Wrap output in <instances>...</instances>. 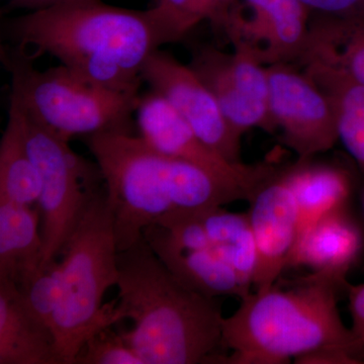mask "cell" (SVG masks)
<instances>
[{"label": "cell", "mask_w": 364, "mask_h": 364, "mask_svg": "<svg viewBox=\"0 0 364 364\" xmlns=\"http://www.w3.org/2000/svg\"><path fill=\"white\" fill-rule=\"evenodd\" d=\"M282 171L298 205V241L318 220L347 208L352 184L350 177L343 169L311 163L306 159L299 160L296 165Z\"/></svg>", "instance_id": "cell-17"}, {"label": "cell", "mask_w": 364, "mask_h": 364, "mask_svg": "<svg viewBox=\"0 0 364 364\" xmlns=\"http://www.w3.org/2000/svg\"><path fill=\"white\" fill-rule=\"evenodd\" d=\"M114 218L107 188L91 202L62 255L61 294L52 331L61 364H74L85 339L117 324L114 304L102 305L119 279Z\"/></svg>", "instance_id": "cell-5"}, {"label": "cell", "mask_w": 364, "mask_h": 364, "mask_svg": "<svg viewBox=\"0 0 364 364\" xmlns=\"http://www.w3.org/2000/svg\"><path fill=\"white\" fill-rule=\"evenodd\" d=\"M267 73L273 132L280 131L282 141L299 160L332 149L338 141L336 117L324 91L293 63L272 64Z\"/></svg>", "instance_id": "cell-8"}, {"label": "cell", "mask_w": 364, "mask_h": 364, "mask_svg": "<svg viewBox=\"0 0 364 364\" xmlns=\"http://www.w3.org/2000/svg\"><path fill=\"white\" fill-rule=\"evenodd\" d=\"M1 59L11 75V100L41 126L70 141L105 132L132 133L139 91H117L91 83L65 66L46 71L14 47H2Z\"/></svg>", "instance_id": "cell-6"}, {"label": "cell", "mask_w": 364, "mask_h": 364, "mask_svg": "<svg viewBox=\"0 0 364 364\" xmlns=\"http://www.w3.org/2000/svg\"><path fill=\"white\" fill-rule=\"evenodd\" d=\"M0 364H61L52 330L28 312L9 280H0Z\"/></svg>", "instance_id": "cell-16"}, {"label": "cell", "mask_w": 364, "mask_h": 364, "mask_svg": "<svg viewBox=\"0 0 364 364\" xmlns=\"http://www.w3.org/2000/svg\"><path fill=\"white\" fill-rule=\"evenodd\" d=\"M13 47L35 60L49 54L81 78L117 91H139L146 61L161 46L147 11L71 0L6 25Z\"/></svg>", "instance_id": "cell-1"}, {"label": "cell", "mask_w": 364, "mask_h": 364, "mask_svg": "<svg viewBox=\"0 0 364 364\" xmlns=\"http://www.w3.org/2000/svg\"><path fill=\"white\" fill-rule=\"evenodd\" d=\"M61 261L54 259L16 286L28 312L51 330L61 294Z\"/></svg>", "instance_id": "cell-24"}, {"label": "cell", "mask_w": 364, "mask_h": 364, "mask_svg": "<svg viewBox=\"0 0 364 364\" xmlns=\"http://www.w3.org/2000/svg\"><path fill=\"white\" fill-rule=\"evenodd\" d=\"M102 170L117 250L143 238L146 228L176 210L223 207L247 196L205 169L155 149L141 136L105 132L85 136Z\"/></svg>", "instance_id": "cell-3"}, {"label": "cell", "mask_w": 364, "mask_h": 364, "mask_svg": "<svg viewBox=\"0 0 364 364\" xmlns=\"http://www.w3.org/2000/svg\"><path fill=\"white\" fill-rule=\"evenodd\" d=\"M41 177L33 163L20 111L9 104V121L0 141V202L33 205L39 202Z\"/></svg>", "instance_id": "cell-21"}, {"label": "cell", "mask_w": 364, "mask_h": 364, "mask_svg": "<svg viewBox=\"0 0 364 364\" xmlns=\"http://www.w3.org/2000/svg\"><path fill=\"white\" fill-rule=\"evenodd\" d=\"M20 111L28 152L41 177V214L44 267L63 252L91 202L105 188L102 170L74 152L69 141Z\"/></svg>", "instance_id": "cell-7"}, {"label": "cell", "mask_w": 364, "mask_h": 364, "mask_svg": "<svg viewBox=\"0 0 364 364\" xmlns=\"http://www.w3.org/2000/svg\"><path fill=\"white\" fill-rule=\"evenodd\" d=\"M117 321L130 318L124 341L144 364L220 363L223 317L217 298L184 286L145 238L117 253Z\"/></svg>", "instance_id": "cell-2"}, {"label": "cell", "mask_w": 364, "mask_h": 364, "mask_svg": "<svg viewBox=\"0 0 364 364\" xmlns=\"http://www.w3.org/2000/svg\"><path fill=\"white\" fill-rule=\"evenodd\" d=\"M104 326L91 333L81 346L74 364H144L124 341L122 333Z\"/></svg>", "instance_id": "cell-25"}, {"label": "cell", "mask_w": 364, "mask_h": 364, "mask_svg": "<svg viewBox=\"0 0 364 364\" xmlns=\"http://www.w3.org/2000/svg\"><path fill=\"white\" fill-rule=\"evenodd\" d=\"M363 247V235L347 208L318 220L296 242L289 267H306L313 272L346 280L347 273Z\"/></svg>", "instance_id": "cell-15"}, {"label": "cell", "mask_w": 364, "mask_h": 364, "mask_svg": "<svg viewBox=\"0 0 364 364\" xmlns=\"http://www.w3.org/2000/svg\"><path fill=\"white\" fill-rule=\"evenodd\" d=\"M142 79L161 95L203 142L228 161L241 164V138L205 83L188 65L156 50L143 67Z\"/></svg>", "instance_id": "cell-11"}, {"label": "cell", "mask_w": 364, "mask_h": 364, "mask_svg": "<svg viewBox=\"0 0 364 364\" xmlns=\"http://www.w3.org/2000/svg\"><path fill=\"white\" fill-rule=\"evenodd\" d=\"M303 66L331 100L338 141L364 170V86L322 64Z\"/></svg>", "instance_id": "cell-20"}, {"label": "cell", "mask_w": 364, "mask_h": 364, "mask_svg": "<svg viewBox=\"0 0 364 364\" xmlns=\"http://www.w3.org/2000/svg\"><path fill=\"white\" fill-rule=\"evenodd\" d=\"M200 217L215 252L233 268L244 289L252 291L257 247L248 213L217 207L200 210Z\"/></svg>", "instance_id": "cell-22"}, {"label": "cell", "mask_w": 364, "mask_h": 364, "mask_svg": "<svg viewBox=\"0 0 364 364\" xmlns=\"http://www.w3.org/2000/svg\"><path fill=\"white\" fill-rule=\"evenodd\" d=\"M248 215L257 247L253 291L272 286L289 267L299 236L296 198L282 170L275 168L248 200Z\"/></svg>", "instance_id": "cell-13"}, {"label": "cell", "mask_w": 364, "mask_h": 364, "mask_svg": "<svg viewBox=\"0 0 364 364\" xmlns=\"http://www.w3.org/2000/svg\"><path fill=\"white\" fill-rule=\"evenodd\" d=\"M40 210L32 205L0 202V280L16 286L42 265Z\"/></svg>", "instance_id": "cell-18"}, {"label": "cell", "mask_w": 364, "mask_h": 364, "mask_svg": "<svg viewBox=\"0 0 364 364\" xmlns=\"http://www.w3.org/2000/svg\"><path fill=\"white\" fill-rule=\"evenodd\" d=\"M346 284L312 272L242 296L236 312L223 321V348L232 353L221 363L282 364L326 348L347 349L359 359L339 312V294Z\"/></svg>", "instance_id": "cell-4"}, {"label": "cell", "mask_w": 364, "mask_h": 364, "mask_svg": "<svg viewBox=\"0 0 364 364\" xmlns=\"http://www.w3.org/2000/svg\"><path fill=\"white\" fill-rule=\"evenodd\" d=\"M309 11L321 16L364 21V0H299Z\"/></svg>", "instance_id": "cell-26"}, {"label": "cell", "mask_w": 364, "mask_h": 364, "mask_svg": "<svg viewBox=\"0 0 364 364\" xmlns=\"http://www.w3.org/2000/svg\"><path fill=\"white\" fill-rule=\"evenodd\" d=\"M229 54L213 46L196 48L189 67L214 95L230 126L243 136L251 129L273 133L267 66L240 42Z\"/></svg>", "instance_id": "cell-9"}, {"label": "cell", "mask_w": 364, "mask_h": 364, "mask_svg": "<svg viewBox=\"0 0 364 364\" xmlns=\"http://www.w3.org/2000/svg\"><path fill=\"white\" fill-rule=\"evenodd\" d=\"M348 298L351 316V333L353 335L356 352L361 363H364V284L345 286Z\"/></svg>", "instance_id": "cell-27"}, {"label": "cell", "mask_w": 364, "mask_h": 364, "mask_svg": "<svg viewBox=\"0 0 364 364\" xmlns=\"http://www.w3.org/2000/svg\"><path fill=\"white\" fill-rule=\"evenodd\" d=\"M299 63H318L364 86V21L321 16L310 26Z\"/></svg>", "instance_id": "cell-19"}, {"label": "cell", "mask_w": 364, "mask_h": 364, "mask_svg": "<svg viewBox=\"0 0 364 364\" xmlns=\"http://www.w3.org/2000/svg\"><path fill=\"white\" fill-rule=\"evenodd\" d=\"M143 237L170 272L193 291L208 298L229 296L241 299L250 293L242 286L233 268L214 249L182 247L159 225L146 228Z\"/></svg>", "instance_id": "cell-14"}, {"label": "cell", "mask_w": 364, "mask_h": 364, "mask_svg": "<svg viewBox=\"0 0 364 364\" xmlns=\"http://www.w3.org/2000/svg\"><path fill=\"white\" fill-rule=\"evenodd\" d=\"M240 0H156L147 9L160 46L178 43L196 26L208 21L218 36L226 38L232 11Z\"/></svg>", "instance_id": "cell-23"}, {"label": "cell", "mask_w": 364, "mask_h": 364, "mask_svg": "<svg viewBox=\"0 0 364 364\" xmlns=\"http://www.w3.org/2000/svg\"><path fill=\"white\" fill-rule=\"evenodd\" d=\"M67 1L71 0H11L7 7L9 9H28L33 11Z\"/></svg>", "instance_id": "cell-28"}, {"label": "cell", "mask_w": 364, "mask_h": 364, "mask_svg": "<svg viewBox=\"0 0 364 364\" xmlns=\"http://www.w3.org/2000/svg\"><path fill=\"white\" fill-rule=\"evenodd\" d=\"M136 124L146 142L168 156L195 164L238 188L247 200L275 167L269 164H235L203 142L188 124L158 93L151 90L141 97Z\"/></svg>", "instance_id": "cell-10"}, {"label": "cell", "mask_w": 364, "mask_h": 364, "mask_svg": "<svg viewBox=\"0 0 364 364\" xmlns=\"http://www.w3.org/2000/svg\"><path fill=\"white\" fill-rule=\"evenodd\" d=\"M242 2L232 11L227 39L245 45L265 66L299 62L310 33V11L299 0Z\"/></svg>", "instance_id": "cell-12"}]
</instances>
